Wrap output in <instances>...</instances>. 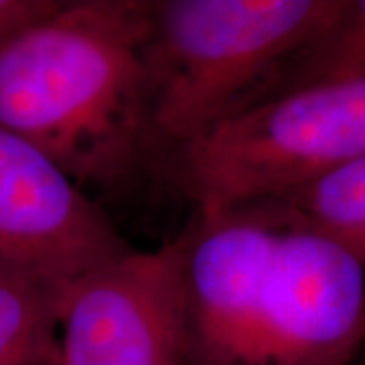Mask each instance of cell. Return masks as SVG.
Wrapping results in <instances>:
<instances>
[{"instance_id":"cell-1","label":"cell","mask_w":365,"mask_h":365,"mask_svg":"<svg viewBox=\"0 0 365 365\" xmlns=\"http://www.w3.org/2000/svg\"><path fill=\"white\" fill-rule=\"evenodd\" d=\"M187 365H355L365 266L268 203L197 211L181 232Z\"/></svg>"},{"instance_id":"cell-2","label":"cell","mask_w":365,"mask_h":365,"mask_svg":"<svg viewBox=\"0 0 365 365\" xmlns=\"http://www.w3.org/2000/svg\"><path fill=\"white\" fill-rule=\"evenodd\" d=\"M150 0H71L0 47V128L83 189L124 187L157 155Z\"/></svg>"},{"instance_id":"cell-3","label":"cell","mask_w":365,"mask_h":365,"mask_svg":"<svg viewBox=\"0 0 365 365\" xmlns=\"http://www.w3.org/2000/svg\"><path fill=\"white\" fill-rule=\"evenodd\" d=\"M343 9L345 0H153L148 73L157 155L254 104Z\"/></svg>"},{"instance_id":"cell-4","label":"cell","mask_w":365,"mask_h":365,"mask_svg":"<svg viewBox=\"0 0 365 365\" xmlns=\"http://www.w3.org/2000/svg\"><path fill=\"white\" fill-rule=\"evenodd\" d=\"M365 155V73L274 93L167 153L197 211L256 203Z\"/></svg>"},{"instance_id":"cell-5","label":"cell","mask_w":365,"mask_h":365,"mask_svg":"<svg viewBox=\"0 0 365 365\" xmlns=\"http://www.w3.org/2000/svg\"><path fill=\"white\" fill-rule=\"evenodd\" d=\"M181 234L83 276L59 304L61 365H187Z\"/></svg>"},{"instance_id":"cell-6","label":"cell","mask_w":365,"mask_h":365,"mask_svg":"<svg viewBox=\"0 0 365 365\" xmlns=\"http://www.w3.org/2000/svg\"><path fill=\"white\" fill-rule=\"evenodd\" d=\"M132 246L51 157L0 128V276L63 297Z\"/></svg>"},{"instance_id":"cell-7","label":"cell","mask_w":365,"mask_h":365,"mask_svg":"<svg viewBox=\"0 0 365 365\" xmlns=\"http://www.w3.org/2000/svg\"><path fill=\"white\" fill-rule=\"evenodd\" d=\"M256 203L284 211L337 242L365 266V155L288 193Z\"/></svg>"},{"instance_id":"cell-8","label":"cell","mask_w":365,"mask_h":365,"mask_svg":"<svg viewBox=\"0 0 365 365\" xmlns=\"http://www.w3.org/2000/svg\"><path fill=\"white\" fill-rule=\"evenodd\" d=\"M61 297L0 276V365H61Z\"/></svg>"},{"instance_id":"cell-9","label":"cell","mask_w":365,"mask_h":365,"mask_svg":"<svg viewBox=\"0 0 365 365\" xmlns=\"http://www.w3.org/2000/svg\"><path fill=\"white\" fill-rule=\"evenodd\" d=\"M361 73H365V0H345L335 25L294 55L256 102L280 91Z\"/></svg>"},{"instance_id":"cell-10","label":"cell","mask_w":365,"mask_h":365,"mask_svg":"<svg viewBox=\"0 0 365 365\" xmlns=\"http://www.w3.org/2000/svg\"><path fill=\"white\" fill-rule=\"evenodd\" d=\"M61 0H0V47L51 14Z\"/></svg>"},{"instance_id":"cell-11","label":"cell","mask_w":365,"mask_h":365,"mask_svg":"<svg viewBox=\"0 0 365 365\" xmlns=\"http://www.w3.org/2000/svg\"><path fill=\"white\" fill-rule=\"evenodd\" d=\"M359 361H361V365H365V349L364 353H361V357H359Z\"/></svg>"}]
</instances>
